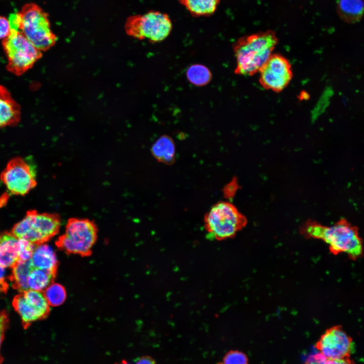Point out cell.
<instances>
[{"label": "cell", "mask_w": 364, "mask_h": 364, "mask_svg": "<svg viewBox=\"0 0 364 364\" xmlns=\"http://www.w3.org/2000/svg\"><path fill=\"white\" fill-rule=\"evenodd\" d=\"M300 232L307 239L323 241L333 255L345 254L349 259L356 260L363 254V241L357 228L345 219L332 225L308 220L300 227Z\"/></svg>", "instance_id": "cell-1"}, {"label": "cell", "mask_w": 364, "mask_h": 364, "mask_svg": "<svg viewBox=\"0 0 364 364\" xmlns=\"http://www.w3.org/2000/svg\"><path fill=\"white\" fill-rule=\"evenodd\" d=\"M278 42L275 32L268 30L243 36L233 45L236 74L252 76L259 72Z\"/></svg>", "instance_id": "cell-2"}, {"label": "cell", "mask_w": 364, "mask_h": 364, "mask_svg": "<svg viewBox=\"0 0 364 364\" xmlns=\"http://www.w3.org/2000/svg\"><path fill=\"white\" fill-rule=\"evenodd\" d=\"M17 30L40 51H46L56 43L57 36L51 29L48 14L34 3L24 5L16 13Z\"/></svg>", "instance_id": "cell-3"}, {"label": "cell", "mask_w": 364, "mask_h": 364, "mask_svg": "<svg viewBox=\"0 0 364 364\" xmlns=\"http://www.w3.org/2000/svg\"><path fill=\"white\" fill-rule=\"evenodd\" d=\"M204 222L209 238L222 241L234 238L246 225L247 220L232 203L220 201L206 213Z\"/></svg>", "instance_id": "cell-4"}, {"label": "cell", "mask_w": 364, "mask_h": 364, "mask_svg": "<svg viewBox=\"0 0 364 364\" xmlns=\"http://www.w3.org/2000/svg\"><path fill=\"white\" fill-rule=\"evenodd\" d=\"M96 224L87 218H69L64 234L55 242L61 251L67 254L88 257L92 254L93 248L98 238Z\"/></svg>", "instance_id": "cell-5"}, {"label": "cell", "mask_w": 364, "mask_h": 364, "mask_svg": "<svg viewBox=\"0 0 364 364\" xmlns=\"http://www.w3.org/2000/svg\"><path fill=\"white\" fill-rule=\"evenodd\" d=\"M61 224V218L58 214L39 213L31 210L14 225L10 232L19 239L38 245L48 242L55 236L59 232Z\"/></svg>", "instance_id": "cell-6"}, {"label": "cell", "mask_w": 364, "mask_h": 364, "mask_svg": "<svg viewBox=\"0 0 364 364\" xmlns=\"http://www.w3.org/2000/svg\"><path fill=\"white\" fill-rule=\"evenodd\" d=\"M2 46L8 59L7 69L17 76L31 69L42 56L41 51L17 30L11 29L3 40Z\"/></svg>", "instance_id": "cell-7"}, {"label": "cell", "mask_w": 364, "mask_h": 364, "mask_svg": "<svg viewBox=\"0 0 364 364\" xmlns=\"http://www.w3.org/2000/svg\"><path fill=\"white\" fill-rule=\"evenodd\" d=\"M172 23L166 13L152 11L142 15L129 17L125 30L130 36L139 39H147L157 42L165 39L170 34Z\"/></svg>", "instance_id": "cell-8"}, {"label": "cell", "mask_w": 364, "mask_h": 364, "mask_svg": "<svg viewBox=\"0 0 364 364\" xmlns=\"http://www.w3.org/2000/svg\"><path fill=\"white\" fill-rule=\"evenodd\" d=\"M0 179L11 194L18 196L27 194L37 184L35 168L21 157L9 161L0 174Z\"/></svg>", "instance_id": "cell-9"}, {"label": "cell", "mask_w": 364, "mask_h": 364, "mask_svg": "<svg viewBox=\"0 0 364 364\" xmlns=\"http://www.w3.org/2000/svg\"><path fill=\"white\" fill-rule=\"evenodd\" d=\"M259 72V80L261 86L277 93L285 89L293 77L290 62L279 54H272Z\"/></svg>", "instance_id": "cell-10"}, {"label": "cell", "mask_w": 364, "mask_h": 364, "mask_svg": "<svg viewBox=\"0 0 364 364\" xmlns=\"http://www.w3.org/2000/svg\"><path fill=\"white\" fill-rule=\"evenodd\" d=\"M315 347L318 353L326 358L342 359L350 357L353 342L341 325H335L324 332Z\"/></svg>", "instance_id": "cell-11"}, {"label": "cell", "mask_w": 364, "mask_h": 364, "mask_svg": "<svg viewBox=\"0 0 364 364\" xmlns=\"http://www.w3.org/2000/svg\"><path fill=\"white\" fill-rule=\"evenodd\" d=\"M20 119V105L7 88L0 84V128L16 125Z\"/></svg>", "instance_id": "cell-12"}, {"label": "cell", "mask_w": 364, "mask_h": 364, "mask_svg": "<svg viewBox=\"0 0 364 364\" xmlns=\"http://www.w3.org/2000/svg\"><path fill=\"white\" fill-rule=\"evenodd\" d=\"M12 305L20 315L24 329L29 328L36 321L46 319L36 305L22 292L14 297Z\"/></svg>", "instance_id": "cell-13"}, {"label": "cell", "mask_w": 364, "mask_h": 364, "mask_svg": "<svg viewBox=\"0 0 364 364\" xmlns=\"http://www.w3.org/2000/svg\"><path fill=\"white\" fill-rule=\"evenodd\" d=\"M30 261L33 268L48 271L57 275L58 261L56 255L49 245H35Z\"/></svg>", "instance_id": "cell-14"}, {"label": "cell", "mask_w": 364, "mask_h": 364, "mask_svg": "<svg viewBox=\"0 0 364 364\" xmlns=\"http://www.w3.org/2000/svg\"><path fill=\"white\" fill-rule=\"evenodd\" d=\"M19 239L11 232L0 234V266L12 267L18 260Z\"/></svg>", "instance_id": "cell-15"}, {"label": "cell", "mask_w": 364, "mask_h": 364, "mask_svg": "<svg viewBox=\"0 0 364 364\" xmlns=\"http://www.w3.org/2000/svg\"><path fill=\"white\" fill-rule=\"evenodd\" d=\"M151 152L160 162L172 164L175 160V147L171 137L167 135L160 136L152 145Z\"/></svg>", "instance_id": "cell-16"}, {"label": "cell", "mask_w": 364, "mask_h": 364, "mask_svg": "<svg viewBox=\"0 0 364 364\" xmlns=\"http://www.w3.org/2000/svg\"><path fill=\"white\" fill-rule=\"evenodd\" d=\"M30 259L27 261L18 260L11 267L12 272L9 280L12 287L20 292L29 289L28 278L33 268Z\"/></svg>", "instance_id": "cell-17"}, {"label": "cell", "mask_w": 364, "mask_h": 364, "mask_svg": "<svg viewBox=\"0 0 364 364\" xmlns=\"http://www.w3.org/2000/svg\"><path fill=\"white\" fill-rule=\"evenodd\" d=\"M337 11L345 21L354 23L361 18L363 11L362 0H339Z\"/></svg>", "instance_id": "cell-18"}, {"label": "cell", "mask_w": 364, "mask_h": 364, "mask_svg": "<svg viewBox=\"0 0 364 364\" xmlns=\"http://www.w3.org/2000/svg\"><path fill=\"white\" fill-rule=\"evenodd\" d=\"M188 12L195 17L208 16L216 10L220 0H178Z\"/></svg>", "instance_id": "cell-19"}, {"label": "cell", "mask_w": 364, "mask_h": 364, "mask_svg": "<svg viewBox=\"0 0 364 364\" xmlns=\"http://www.w3.org/2000/svg\"><path fill=\"white\" fill-rule=\"evenodd\" d=\"M56 275L48 271L33 268L27 281L29 289L42 292L54 282Z\"/></svg>", "instance_id": "cell-20"}, {"label": "cell", "mask_w": 364, "mask_h": 364, "mask_svg": "<svg viewBox=\"0 0 364 364\" xmlns=\"http://www.w3.org/2000/svg\"><path fill=\"white\" fill-rule=\"evenodd\" d=\"M187 77L192 84L197 86L207 84L210 81L212 75L209 69L201 64L191 65L187 71Z\"/></svg>", "instance_id": "cell-21"}, {"label": "cell", "mask_w": 364, "mask_h": 364, "mask_svg": "<svg viewBox=\"0 0 364 364\" xmlns=\"http://www.w3.org/2000/svg\"><path fill=\"white\" fill-rule=\"evenodd\" d=\"M43 294L50 306H58L62 304L66 299L67 294L64 286L53 283L47 287Z\"/></svg>", "instance_id": "cell-22"}, {"label": "cell", "mask_w": 364, "mask_h": 364, "mask_svg": "<svg viewBox=\"0 0 364 364\" xmlns=\"http://www.w3.org/2000/svg\"><path fill=\"white\" fill-rule=\"evenodd\" d=\"M303 364H356L350 357L342 359L328 358L319 353L309 356Z\"/></svg>", "instance_id": "cell-23"}, {"label": "cell", "mask_w": 364, "mask_h": 364, "mask_svg": "<svg viewBox=\"0 0 364 364\" xmlns=\"http://www.w3.org/2000/svg\"><path fill=\"white\" fill-rule=\"evenodd\" d=\"M221 364H249V359L244 352L231 350L225 353Z\"/></svg>", "instance_id": "cell-24"}, {"label": "cell", "mask_w": 364, "mask_h": 364, "mask_svg": "<svg viewBox=\"0 0 364 364\" xmlns=\"http://www.w3.org/2000/svg\"><path fill=\"white\" fill-rule=\"evenodd\" d=\"M35 246L34 244L26 240L19 239V260H29L32 256Z\"/></svg>", "instance_id": "cell-25"}, {"label": "cell", "mask_w": 364, "mask_h": 364, "mask_svg": "<svg viewBox=\"0 0 364 364\" xmlns=\"http://www.w3.org/2000/svg\"><path fill=\"white\" fill-rule=\"evenodd\" d=\"M9 325V318L7 312L5 310L0 311V364H2L4 361V357L1 353V346Z\"/></svg>", "instance_id": "cell-26"}, {"label": "cell", "mask_w": 364, "mask_h": 364, "mask_svg": "<svg viewBox=\"0 0 364 364\" xmlns=\"http://www.w3.org/2000/svg\"><path fill=\"white\" fill-rule=\"evenodd\" d=\"M239 184L236 178H234L231 181L228 183L223 188L224 196L229 199H233L239 189Z\"/></svg>", "instance_id": "cell-27"}, {"label": "cell", "mask_w": 364, "mask_h": 364, "mask_svg": "<svg viewBox=\"0 0 364 364\" xmlns=\"http://www.w3.org/2000/svg\"><path fill=\"white\" fill-rule=\"evenodd\" d=\"M11 31V28L8 18L0 16V39L8 37Z\"/></svg>", "instance_id": "cell-28"}, {"label": "cell", "mask_w": 364, "mask_h": 364, "mask_svg": "<svg viewBox=\"0 0 364 364\" xmlns=\"http://www.w3.org/2000/svg\"><path fill=\"white\" fill-rule=\"evenodd\" d=\"M9 285L6 280L5 270L0 266V294H5L8 291Z\"/></svg>", "instance_id": "cell-29"}, {"label": "cell", "mask_w": 364, "mask_h": 364, "mask_svg": "<svg viewBox=\"0 0 364 364\" xmlns=\"http://www.w3.org/2000/svg\"><path fill=\"white\" fill-rule=\"evenodd\" d=\"M135 364H156V362L152 357L145 355L139 358Z\"/></svg>", "instance_id": "cell-30"}, {"label": "cell", "mask_w": 364, "mask_h": 364, "mask_svg": "<svg viewBox=\"0 0 364 364\" xmlns=\"http://www.w3.org/2000/svg\"><path fill=\"white\" fill-rule=\"evenodd\" d=\"M115 364H131V363L128 362L126 360L123 359V360H121V361L116 363Z\"/></svg>", "instance_id": "cell-31"}]
</instances>
